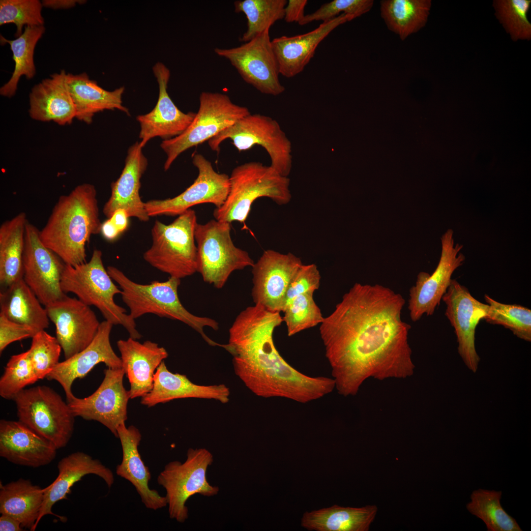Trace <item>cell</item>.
Returning <instances> with one entry per match:
<instances>
[{
  "mask_svg": "<svg viewBox=\"0 0 531 531\" xmlns=\"http://www.w3.org/2000/svg\"><path fill=\"white\" fill-rule=\"evenodd\" d=\"M405 304L403 296L387 287L356 283L324 317L320 333L339 394L355 395L370 377L413 374L411 326L401 317Z\"/></svg>",
  "mask_w": 531,
  "mask_h": 531,
  "instance_id": "obj_1",
  "label": "cell"
},
{
  "mask_svg": "<svg viewBox=\"0 0 531 531\" xmlns=\"http://www.w3.org/2000/svg\"><path fill=\"white\" fill-rule=\"evenodd\" d=\"M283 322L280 312L255 304L237 316L229 330L226 351L233 356L236 375L255 395L307 403L333 391V378L311 377L290 365L276 349L275 328Z\"/></svg>",
  "mask_w": 531,
  "mask_h": 531,
  "instance_id": "obj_2",
  "label": "cell"
},
{
  "mask_svg": "<svg viewBox=\"0 0 531 531\" xmlns=\"http://www.w3.org/2000/svg\"><path fill=\"white\" fill-rule=\"evenodd\" d=\"M101 225L96 189L85 183L59 197L39 237L66 265L76 266L87 262L86 245Z\"/></svg>",
  "mask_w": 531,
  "mask_h": 531,
  "instance_id": "obj_3",
  "label": "cell"
},
{
  "mask_svg": "<svg viewBox=\"0 0 531 531\" xmlns=\"http://www.w3.org/2000/svg\"><path fill=\"white\" fill-rule=\"evenodd\" d=\"M107 270L120 289L122 299L133 319L152 314L177 320L198 332L210 346H224V344L213 341L204 332V328L206 326L217 330L218 322L208 317L196 316L182 304L178 295L180 279L170 277L166 281H153L149 284H142L131 280L114 266H108Z\"/></svg>",
  "mask_w": 531,
  "mask_h": 531,
  "instance_id": "obj_4",
  "label": "cell"
},
{
  "mask_svg": "<svg viewBox=\"0 0 531 531\" xmlns=\"http://www.w3.org/2000/svg\"><path fill=\"white\" fill-rule=\"evenodd\" d=\"M229 182L226 201L213 212L215 219L218 221L244 223L252 204L261 197L268 198L279 205H286L291 200L288 177L260 162H247L236 167L229 176Z\"/></svg>",
  "mask_w": 531,
  "mask_h": 531,
  "instance_id": "obj_5",
  "label": "cell"
},
{
  "mask_svg": "<svg viewBox=\"0 0 531 531\" xmlns=\"http://www.w3.org/2000/svg\"><path fill=\"white\" fill-rule=\"evenodd\" d=\"M113 280L103 265L101 251L95 249L88 262L76 266L65 264L60 286L65 294L73 293L85 304L96 307L106 321L122 325L130 337L139 339L142 335L135 320L114 300L121 291Z\"/></svg>",
  "mask_w": 531,
  "mask_h": 531,
  "instance_id": "obj_6",
  "label": "cell"
},
{
  "mask_svg": "<svg viewBox=\"0 0 531 531\" xmlns=\"http://www.w3.org/2000/svg\"><path fill=\"white\" fill-rule=\"evenodd\" d=\"M196 212L189 209L171 223L156 220L151 229L152 244L143 255L157 269L179 279L197 272V248L195 231Z\"/></svg>",
  "mask_w": 531,
  "mask_h": 531,
  "instance_id": "obj_7",
  "label": "cell"
},
{
  "mask_svg": "<svg viewBox=\"0 0 531 531\" xmlns=\"http://www.w3.org/2000/svg\"><path fill=\"white\" fill-rule=\"evenodd\" d=\"M13 400L19 421L57 449L67 445L73 434L75 416L57 392L47 386L38 385L22 390Z\"/></svg>",
  "mask_w": 531,
  "mask_h": 531,
  "instance_id": "obj_8",
  "label": "cell"
},
{
  "mask_svg": "<svg viewBox=\"0 0 531 531\" xmlns=\"http://www.w3.org/2000/svg\"><path fill=\"white\" fill-rule=\"evenodd\" d=\"M250 113L248 108L234 103L226 94L201 92L199 109L191 124L180 135L160 144L167 156L165 171L182 152L208 141Z\"/></svg>",
  "mask_w": 531,
  "mask_h": 531,
  "instance_id": "obj_9",
  "label": "cell"
},
{
  "mask_svg": "<svg viewBox=\"0 0 531 531\" xmlns=\"http://www.w3.org/2000/svg\"><path fill=\"white\" fill-rule=\"evenodd\" d=\"M231 230V223L216 219L197 223L195 229L197 272L205 282L217 289L224 286L233 271L252 267L255 263L247 251L235 245Z\"/></svg>",
  "mask_w": 531,
  "mask_h": 531,
  "instance_id": "obj_10",
  "label": "cell"
},
{
  "mask_svg": "<svg viewBox=\"0 0 531 531\" xmlns=\"http://www.w3.org/2000/svg\"><path fill=\"white\" fill-rule=\"evenodd\" d=\"M213 462L212 454L204 448L188 449L184 462L173 461L165 465L157 477L158 483L166 491L169 517L179 523L188 518L186 505L192 496L216 495L219 488L210 485L206 479V471Z\"/></svg>",
  "mask_w": 531,
  "mask_h": 531,
  "instance_id": "obj_11",
  "label": "cell"
},
{
  "mask_svg": "<svg viewBox=\"0 0 531 531\" xmlns=\"http://www.w3.org/2000/svg\"><path fill=\"white\" fill-rule=\"evenodd\" d=\"M230 139L239 152L254 146L263 148L270 159V166L285 177L293 165L292 144L279 123L272 118L255 114L244 117L208 141L211 149L218 153L221 143Z\"/></svg>",
  "mask_w": 531,
  "mask_h": 531,
  "instance_id": "obj_12",
  "label": "cell"
},
{
  "mask_svg": "<svg viewBox=\"0 0 531 531\" xmlns=\"http://www.w3.org/2000/svg\"><path fill=\"white\" fill-rule=\"evenodd\" d=\"M267 30L251 40L232 48H216L219 57L227 59L242 79L260 92L277 96L285 91L279 79L278 64Z\"/></svg>",
  "mask_w": 531,
  "mask_h": 531,
  "instance_id": "obj_13",
  "label": "cell"
},
{
  "mask_svg": "<svg viewBox=\"0 0 531 531\" xmlns=\"http://www.w3.org/2000/svg\"><path fill=\"white\" fill-rule=\"evenodd\" d=\"M442 251L438 265L432 274L421 271L417 276L415 285L409 290L408 310L413 322L422 316L432 315L449 286L454 271L465 260L460 253L463 245L454 244L453 231L447 230L441 237Z\"/></svg>",
  "mask_w": 531,
  "mask_h": 531,
  "instance_id": "obj_14",
  "label": "cell"
},
{
  "mask_svg": "<svg viewBox=\"0 0 531 531\" xmlns=\"http://www.w3.org/2000/svg\"><path fill=\"white\" fill-rule=\"evenodd\" d=\"M192 163L198 170L194 182L179 195L164 200H152L145 203L149 217L177 216L195 205L210 203L220 207L228 196L229 176L216 172L211 164L200 153H195Z\"/></svg>",
  "mask_w": 531,
  "mask_h": 531,
  "instance_id": "obj_15",
  "label": "cell"
},
{
  "mask_svg": "<svg viewBox=\"0 0 531 531\" xmlns=\"http://www.w3.org/2000/svg\"><path fill=\"white\" fill-rule=\"evenodd\" d=\"M39 231L28 221L23 258V279L46 307L67 295L60 286L65 263L43 244Z\"/></svg>",
  "mask_w": 531,
  "mask_h": 531,
  "instance_id": "obj_16",
  "label": "cell"
},
{
  "mask_svg": "<svg viewBox=\"0 0 531 531\" xmlns=\"http://www.w3.org/2000/svg\"><path fill=\"white\" fill-rule=\"evenodd\" d=\"M104 373L103 381L94 393L83 398L74 396L67 403L75 417L97 421L118 438V427L127 418L129 393L123 386L122 368H108Z\"/></svg>",
  "mask_w": 531,
  "mask_h": 531,
  "instance_id": "obj_17",
  "label": "cell"
},
{
  "mask_svg": "<svg viewBox=\"0 0 531 531\" xmlns=\"http://www.w3.org/2000/svg\"><path fill=\"white\" fill-rule=\"evenodd\" d=\"M442 299L446 305L445 316L454 329L458 354L468 369L476 372L480 358L475 348V330L486 316L489 305L475 299L455 279H452Z\"/></svg>",
  "mask_w": 531,
  "mask_h": 531,
  "instance_id": "obj_18",
  "label": "cell"
},
{
  "mask_svg": "<svg viewBox=\"0 0 531 531\" xmlns=\"http://www.w3.org/2000/svg\"><path fill=\"white\" fill-rule=\"evenodd\" d=\"M302 264L293 253L265 251L252 267L255 304L270 311L283 312L289 284Z\"/></svg>",
  "mask_w": 531,
  "mask_h": 531,
  "instance_id": "obj_19",
  "label": "cell"
},
{
  "mask_svg": "<svg viewBox=\"0 0 531 531\" xmlns=\"http://www.w3.org/2000/svg\"><path fill=\"white\" fill-rule=\"evenodd\" d=\"M45 308L55 325L65 359L83 350L94 339L100 323L90 307L78 298L66 295Z\"/></svg>",
  "mask_w": 531,
  "mask_h": 531,
  "instance_id": "obj_20",
  "label": "cell"
},
{
  "mask_svg": "<svg viewBox=\"0 0 531 531\" xmlns=\"http://www.w3.org/2000/svg\"><path fill=\"white\" fill-rule=\"evenodd\" d=\"M152 70L159 86L157 103L150 112L136 117L140 126L139 143L143 148L154 137L167 140L180 135L191 124L196 114L182 112L171 99L167 92L170 72L163 63L157 62Z\"/></svg>",
  "mask_w": 531,
  "mask_h": 531,
  "instance_id": "obj_21",
  "label": "cell"
},
{
  "mask_svg": "<svg viewBox=\"0 0 531 531\" xmlns=\"http://www.w3.org/2000/svg\"><path fill=\"white\" fill-rule=\"evenodd\" d=\"M113 326L106 320L101 322L95 336L85 349L59 362L47 375L48 380H55L61 385L67 402L74 396L71 390L74 381L85 377L97 364L103 363L108 368H122L121 359L110 343Z\"/></svg>",
  "mask_w": 531,
  "mask_h": 531,
  "instance_id": "obj_22",
  "label": "cell"
},
{
  "mask_svg": "<svg viewBox=\"0 0 531 531\" xmlns=\"http://www.w3.org/2000/svg\"><path fill=\"white\" fill-rule=\"evenodd\" d=\"M142 148L139 142L128 148L124 168L119 177L112 183L110 197L103 208L108 218L117 210L123 209L129 217L143 222L149 219L139 193L141 179L148 165Z\"/></svg>",
  "mask_w": 531,
  "mask_h": 531,
  "instance_id": "obj_23",
  "label": "cell"
},
{
  "mask_svg": "<svg viewBox=\"0 0 531 531\" xmlns=\"http://www.w3.org/2000/svg\"><path fill=\"white\" fill-rule=\"evenodd\" d=\"M58 449L20 421H0V456L15 464L37 468L50 463Z\"/></svg>",
  "mask_w": 531,
  "mask_h": 531,
  "instance_id": "obj_24",
  "label": "cell"
},
{
  "mask_svg": "<svg viewBox=\"0 0 531 531\" xmlns=\"http://www.w3.org/2000/svg\"><path fill=\"white\" fill-rule=\"evenodd\" d=\"M354 19L352 15L342 14L308 32L274 38L271 43L280 74L292 78L299 74L314 57L319 44L337 27Z\"/></svg>",
  "mask_w": 531,
  "mask_h": 531,
  "instance_id": "obj_25",
  "label": "cell"
},
{
  "mask_svg": "<svg viewBox=\"0 0 531 531\" xmlns=\"http://www.w3.org/2000/svg\"><path fill=\"white\" fill-rule=\"evenodd\" d=\"M117 344L122 368L130 384V398H142L152 389L156 370L168 353L156 343H140L130 337L118 340Z\"/></svg>",
  "mask_w": 531,
  "mask_h": 531,
  "instance_id": "obj_26",
  "label": "cell"
},
{
  "mask_svg": "<svg viewBox=\"0 0 531 531\" xmlns=\"http://www.w3.org/2000/svg\"><path fill=\"white\" fill-rule=\"evenodd\" d=\"M57 467L59 470L57 477L44 488L43 502L35 528L44 516L55 515L52 511L53 505L60 500L65 499L71 488L85 475H96L101 478L109 487L112 486L115 480L114 475L110 469L98 459H93L82 452H76L63 458L59 461Z\"/></svg>",
  "mask_w": 531,
  "mask_h": 531,
  "instance_id": "obj_27",
  "label": "cell"
},
{
  "mask_svg": "<svg viewBox=\"0 0 531 531\" xmlns=\"http://www.w3.org/2000/svg\"><path fill=\"white\" fill-rule=\"evenodd\" d=\"M64 70L42 80L31 89L29 96L30 116L40 121L60 125L71 124L76 111Z\"/></svg>",
  "mask_w": 531,
  "mask_h": 531,
  "instance_id": "obj_28",
  "label": "cell"
},
{
  "mask_svg": "<svg viewBox=\"0 0 531 531\" xmlns=\"http://www.w3.org/2000/svg\"><path fill=\"white\" fill-rule=\"evenodd\" d=\"M117 433L121 444L122 458L116 467L117 474L134 486L147 508L156 510L166 506L165 496L149 487L151 474L138 450L142 438L139 430L133 425L127 427L123 423L118 427Z\"/></svg>",
  "mask_w": 531,
  "mask_h": 531,
  "instance_id": "obj_29",
  "label": "cell"
},
{
  "mask_svg": "<svg viewBox=\"0 0 531 531\" xmlns=\"http://www.w3.org/2000/svg\"><path fill=\"white\" fill-rule=\"evenodd\" d=\"M230 391L224 384L202 385L194 384L184 375L171 372L164 361L157 368L152 389L142 397L148 407L182 398L213 399L222 403L229 401Z\"/></svg>",
  "mask_w": 531,
  "mask_h": 531,
  "instance_id": "obj_30",
  "label": "cell"
},
{
  "mask_svg": "<svg viewBox=\"0 0 531 531\" xmlns=\"http://www.w3.org/2000/svg\"><path fill=\"white\" fill-rule=\"evenodd\" d=\"M67 82L75 108L76 118L79 120L90 124L95 114L105 110H118L129 115V110L122 105L124 87L108 91L90 79L86 73H68Z\"/></svg>",
  "mask_w": 531,
  "mask_h": 531,
  "instance_id": "obj_31",
  "label": "cell"
},
{
  "mask_svg": "<svg viewBox=\"0 0 531 531\" xmlns=\"http://www.w3.org/2000/svg\"><path fill=\"white\" fill-rule=\"evenodd\" d=\"M42 305L23 278L0 293V314L31 328L36 333L48 328L50 324L46 309Z\"/></svg>",
  "mask_w": 531,
  "mask_h": 531,
  "instance_id": "obj_32",
  "label": "cell"
},
{
  "mask_svg": "<svg viewBox=\"0 0 531 531\" xmlns=\"http://www.w3.org/2000/svg\"><path fill=\"white\" fill-rule=\"evenodd\" d=\"M44 488L20 478L0 486V513L17 520L23 528L34 531L41 509Z\"/></svg>",
  "mask_w": 531,
  "mask_h": 531,
  "instance_id": "obj_33",
  "label": "cell"
},
{
  "mask_svg": "<svg viewBox=\"0 0 531 531\" xmlns=\"http://www.w3.org/2000/svg\"><path fill=\"white\" fill-rule=\"evenodd\" d=\"M26 213L21 212L0 226V284L3 289L23 278Z\"/></svg>",
  "mask_w": 531,
  "mask_h": 531,
  "instance_id": "obj_34",
  "label": "cell"
},
{
  "mask_svg": "<svg viewBox=\"0 0 531 531\" xmlns=\"http://www.w3.org/2000/svg\"><path fill=\"white\" fill-rule=\"evenodd\" d=\"M377 510L375 505L354 508L334 505L305 513L301 525L318 531H367Z\"/></svg>",
  "mask_w": 531,
  "mask_h": 531,
  "instance_id": "obj_35",
  "label": "cell"
},
{
  "mask_svg": "<svg viewBox=\"0 0 531 531\" xmlns=\"http://www.w3.org/2000/svg\"><path fill=\"white\" fill-rule=\"evenodd\" d=\"M431 5L430 0H383L381 16L388 30L403 41L426 25Z\"/></svg>",
  "mask_w": 531,
  "mask_h": 531,
  "instance_id": "obj_36",
  "label": "cell"
},
{
  "mask_svg": "<svg viewBox=\"0 0 531 531\" xmlns=\"http://www.w3.org/2000/svg\"><path fill=\"white\" fill-rule=\"evenodd\" d=\"M45 31L44 26H27L25 27L22 34L15 39L8 40L0 35V42L9 45L14 62V69L11 78L0 88L1 95L7 97L13 96L22 76H25L28 79L34 77L36 73L34 62V50Z\"/></svg>",
  "mask_w": 531,
  "mask_h": 531,
  "instance_id": "obj_37",
  "label": "cell"
},
{
  "mask_svg": "<svg viewBox=\"0 0 531 531\" xmlns=\"http://www.w3.org/2000/svg\"><path fill=\"white\" fill-rule=\"evenodd\" d=\"M502 495L501 491L475 490L466 508L484 522L488 531H522L516 520L501 504Z\"/></svg>",
  "mask_w": 531,
  "mask_h": 531,
  "instance_id": "obj_38",
  "label": "cell"
},
{
  "mask_svg": "<svg viewBox=\"0 0 531 531\" xmlns=\"http://www.w3.org/2000/svg\"><path fill=\"white\" fill-rule=\"evenodd\" d=\"M286 0H242L234 2L235 11L247 19V30L240 41L247 42L261 34L285 16Z\"/></svg>",
  "mask_w": 531,
  "mask_h": 531,
  "instance_id": "obj_39",
  "label": "cell"
},
{
  "mask_svg": "<svg viewBox=\"0 0 531 531\" xmlns=\"http://www.w3.org/2000/svg\"><path fill=\"white\" fill-rule=\"evenodd\" d=\"M489 305L484 320L488 323L501 325L509 329L514 335L528 342L531 341V310L520 305L499 302L485 295Z\"/></svg>",
  "mask_w": 531,
  "mask_h": 531,
  "instance_id": "obj_40",
  "label": "cell"
},
{
  "mask_svg": "<svg viewBox=\"0 0 531 531\" xmlns=\"http://www.w3.org/2000/svg\"><path fill=\"white\" fill-rule=\"evenodd\" d=\"M530 0H495V15L514 41L531 40V24L527 13Z\"/></svg>",
  "mask_w": 531,
  "mask_h": 531,
  "instance_id": "obj_41",
  "label": "cell"
},
{
  "mask_svg": "<svg viewBox=\"0 0 531 531\" xmlns=\"http://www.w3.org/2000/svg\"><path fill=\"white\" fill-rule=\"evenodd\" d=\"M38 380L29 351L13 355L0 379V395L5 399L13 400L26 386Z\"/></svg>",
  "mask_w": 531,
  "mask_h": 531,
  "instance_id": "obj_42",
  "label": "cell"
},
{
  "mask_svg": "<svg viewBox=\"0 0 531 531\" xmlns=\"http://www.w3.org/2000/svg\"><path fill=\"white\" fill-rule=\"evenodd\" d=\"M312 293L300 295L294 298L283 310V318L288 336L320 324L324 317L315 302Z\"/></svg>",
  "mask_w": 531,
  "mask_h": 531,
  "instance_id": "obj_43",
  "label": "cell"
},
{
  "mask_svg": "<svg viewBox=\"0 0 531 531\" xmlns=\"http://www.w3.org/2000/svg\"><path fill=\"white\" fill-rule=\"evenodd\" d=\"M42 2L38 0H0V25L12 23L15 36H20L24 27L44 26Z\"/></svg>",
  "mask_w": 531,
  "mask_h": 531,
  "instance_id": "obj_44",
  "label": "cell"
},
{
  "mask_svg": "<svg viewBox=\"0 0 531 531\" xmlns=\"http://www.w3.org/2000/svg\"><path fill=\"white\" fill-rule=\"evenodd\" d=\"M61 350L56 337L51 335L45 330L37 332L32 337L28 351L38 380L47 377L59 362Z\"/></svg>",
  "mask_w": 531,
  "mask_h": 531,
  "instance_id": "obj_45",
  "label": "cell"
},
{
  "mask_svg": "<svg viewBox=\"0 0 531 531\" xmlns=\"http://www.w3.org/2000/svg\"><path fill=\"white\" fill-rule=\"evenodd\" d=\"M373 4V0H334L324 4L314 12L305 15L298 24L304 26L313 21L326 22L342 14L356 18L368 12Z\"/></svg>",
  "mask_w": 531,
  "mask_h": 531,
  "instance_id": "obj_46",
  "label": "cell"
},
{
  "mask_svg": "<svg viewBox=\"0 0 531 531\" xmlns=\"http://www.w3.org/2000/svg\"><path fill=\"white\" fill-rule=\"evenodd\" d=\"M320 281V273L315 264H302L289 284L284 310L296 296L308 293H314L319 288Z\"/></svg>",
  "mask_w": 531,
  "mask_h": 531,
  "instance_id": "obj_47",
  "label": "cell"
},
{
  "mask_svg": "<svg viewBox=\"0 0 531 531\" xmlns=\"http://www.w3.org/2000/svg\"><path fill=\"white\" fill-rule=\"evenodd\" d=\"M36 333L31 328L14 322L0 314V353L11 343L32 337Z\"/></svg>",
  "mask_w": 531,
  "mask_h": 531,
  "instance_id": "obj_48",
  "label": "cell"
},
{
  "mask_svg": "<svg viewBox=\"0 0 531 531\" xmlns=\"http://www.w3.org/2000/svg\"><path fill=\"white\" fill-rule=\"evenodd\" d=\"M308 1L306 0H289L285 8L284 20L287 23L297 22L298 24L304 16V8Z\"/></svg>",
  "mask_w": 531,
  "mask_h": 531,
  "instance_id": "obj_49",
  "label": "cell"
},
{
  "mask_svg": "<svg viewBox=\"0 0 531 531\" xmlns=\"http://www.w3.org/2000/svg\"><path fill=\"white\" fill-rule=\"evenodd\" d=\"M129 216L123 209H118L109 218L120 233L124 232L128 225Z\"/></svg>",
  "mask_w": 531,
  "mask_h": 531,
  "instance_id": "obj_50",
  "label": "cell"
},
{
  "mask_svg": "<svg viewBox=\"0 0 531 531\" xmlns=\"http://www.w3.org/2000/svg\"><path fill=\"white\" fill-rule=\"evenodd\" d=\"M84 1L80 0H44L41 2L43 6L57 9L72 8L77 3H81Z\"/></svg>",
  "mask_w": 531,
  "mask_h": 531,
  "instance_id": "obj_51",
  "label": "cell"
},
{
  "mask_svg": "<svg viewBox=\"0 0 531 531\" xmlns=\"http://www.w3.org/2000/svg\"><path fill=\"white\" fill-rule=\"evenodd\" d=\"M22 528L19 521L9 515L1 514L0 517V531H21Z\"/></svg>",
  "mask_w": 531,
  "mask_h": 531,
  "instance_id": "obj_52",
  "label": "cell"
},
{
  "mask_svg": "<svg viewBox=\"0 0 531 531\" xmlns=\"http://www.w3.org/2000/svg\"><path fill=\"white\" fill-rule=\"evenodd\" d=\"M100 233L105 239L110 241L116 239L120 234L109 218L102 223Z\"/></svg>",
  "mask_w": 531,
  "mask_h": 531,
  "instance_id": "obj_53",
  "label": "cell"
}]
</instances>
